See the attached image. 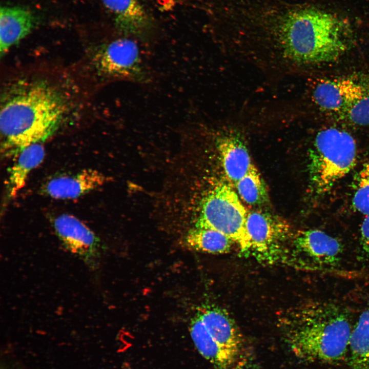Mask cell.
Masks as SVG:
<instances>
[{"instance_id": "20", "label": "cell", "mask_w": 369, "mask_h": 369, "mask_svg": "<svg viewBox=\"0 0 369 369\" xmlns=\"http://www.w3.org/2000/svg\"><path fill=\"white\" fill-rule=\"evenodd\" d=\"M235 187L240 198L250 205H261L268 200L266 186L256 168L239 180Z\"/></svg>"}, {"instance_id": "6", "label": "cell", "mask_w": 369, "mask_h": 369, "mask_svg": "<svg viewBox=\"0 0 369 369\" xmlns=\"http://www.w3.org/2000/svg\"><path fill=\"white\" fill-rule=\"evenodd\" d=\"M246 226L250 243L249 255L270 263L285 259L284 243L291 234L286 221L269 213L252 211H248Z\"/></svg>"}, {"instance_id": "9", "label": "cell", "mask_w": 369, "mask_h": 369, "mask_svg": "<svg viewBox=\"0 0 369 369\" xmlns=\"http://www.w3.org/2000/svg\"><path fill=\"white\" fill-rule=\"evenodd\" d=\"M53 225L67 250L91 268L95 267L100 253V243L92 231L79 219L68 214L56 217Z\"/></svg>"}, {"instance_id": "19", "label": "cell", "mask_w": 369, "mask_h": 369, "mask_svg": "<svg viewBox=\"0 0 369 369\" xmlns=\"http://www.w3.org/2000/svg\"><path fill=\"white\" fill-rule=\"evenodd\" d=\"M351 369H369V307L360 315L350 341Z\"/></svg>"}, {"instance_id": "23", "label": "cell", "mask_w": 369, "mask_h": 369, "mask_svg": "<svg viewBox=\"0 0 369 369\" xmlns=\"http://www.w3.org/2000/svg\"><path fill=\"white\" fill-rule=\"evenodd\" d=\"M360 244L363 251L369 257V215L365 216L361 224Z\"/></svg>"}, {"instance_id": "16", "label": "cell", "mask_w": 369, "mask_h": 369, "mask_svg": "<svg viewBox=\"0 0 369 369\" xmlns=\"http://www.w3.org/2000/svg\"><path fill=\"white\" fill-rule=\"evenodd\" d=\"M190 333L199 353L217 369H229L235 363L237 356L221 346L213 338L199 312L190 325Z\"/></svg>"}, {"instance_id": "1", "label": "cell", "mask_w": 369, "mask_h": 369, "mask_svg": "<svg viewBox=\"0 0 369 369\" xmlns=\"http://www.w3.org/2000/svg\"><path fill=\"white\" fill-rule=\"evenodd\" d=\"M349 24L314 7L286 13L272 29L269 42L253 53L256 66L277 75L339 59L351 44Z\"/></svg>"}, {"instance_id": "3", "label": "cell", "mask_w": 369, "mask_h": 369, "mask_svg": "<svg viewBox=\"0 0 369 369\" xmlns=\"http://www.w3.org/2000/svg\"><path fill=\"white\" fill-rule=\"evenodd\" d=\"M287 343L295 356L308 361L333 362L349 348L352 328L348 313L338 304L314 302L283 320Z\"/></svg>"}, {"instance_id": "5", "label": "cell", "mask_w": 369, "mask_h": 369, "mask_svg": "<svg viewBox=\"0 0 369 369\" xmlns=\"http://www.w3.org/2000/svg\"><path fill=\"white\" fill-rule=\"evenodd\" d=\"M248 211L229 185L219 183L202 198L195 228L212 229L227 235L249 255L250 243L247 230Z\"/></svg>"}, {"instance_id": "11", "label": "cell", "mask_w": 369, "mask_h": 369, "mask_svg": "<svg viewBox=\"0 0 369 369\" xmlns=\"http://www.w3.org/2000/svg\"><path fill=\"white\" fill-rule=\"evenodd\" d=\"M217 148L227 178L235 184L256 167L242 137L234 132L221 135Z\"/></svg>"}, {"instance_id": "14", "label": "cell", "mask_w": 369, "mask_h": 369, "mask_svg": "<svg viewBox=\"0 0 369 369\" xmlns=\"http://www.w3.org/2000/svg\"><path fill=\"white\" fill-rule=\"evenodd\" d=\"M207 329L223 348L238 356L243 345L242 335L233 319L225 310L209 307L199 312Z\"/></svg>"}, {"instance_id": "8", "label": "cell", "mask_w": 369, "mask_h": 369, "mask_svg": "<svg viewBox=\"0 0 369 369\" xmlns=\"http://www.w3.org/2000/svg\"><path fill=\"white\" fill-rule=\"evenodd\" d=\"M292 262L310 270H325L337 266L343 247L335 237L317 229L299 232L293 241Z\"/></svg>"}, {"instance_id": "10", "label": "cell", "mask_w": 369, "mask_h": 369, "mask_svg": "<svg viewBox=\"0 0 369 369\" xmlns=\"http://www.w3.org/2000/svg\"><path fill=\"white\" fill-rule=\"evenodd\" d=\"M367 89L351 78L324 79L314 89L313 99L320 109L342 115L347 107Z\"/></svg>"}, {"instance_id": "2", "label": "cell", "mask_w": 369, "mask_h": 369, "mask_svg": "<svg viewBox=\"0 0 369 369\" xmlns=\"http://www.w3.org/2000/svg\"><path fill=\"white\" fill-rule=\"evenodd\" d=\"M65 111L61 95L45 83L16 91L1 106L2 152L16 155L25 148L46 140L57 130Z\"/></svg>"}, {"instance_id": "17", "label": "cell", "mask_w": 369, "mask_h": 369, "mask_svg": "<svg viewBox=\"0 0 369 369\" xmlns=\"http://www.w3.org/2000/svg\"><path fill=\"white\" fill-rule=\"evenodd\" d=\"M45 149L40 143L30 145L16 155V159L9 169L6 193L13 198L25 186L30 173L43 161Z\"/></svg>"}, {"instance_id": "7", "label": "cell", "mask_w": 369, "mask_h": 369, "mask_svg": "<svg viewBox=\"0 0 369 369\" xmlns=\"http://www.w3.org/2000/svg\"><path fill=\"white\" fill-rule=\"evenodd\" d=\"M99 71L106 76L138 83H147L150 75L137 43L127 37L112 40L95 56Z\"/></svg>"}, {"instance_id": "22", "label": "cell", "mask_w": 369, "mask_h": 369, "mask_svg": "<svg viewBox=\"0 0 369 369\" xmlns=\"http://www.w3.org/2000/svg\"><path fill=\"white\" fill-rule=\"evenodd\" d=\"M342 115L354 124L369 125V90L350 104Z\"/></svg>"}, {"instance_id": "15", "label": "cell", "mask_w": 369, "mask_h": 369, "mask_svg": "<svg viewBox=\"0 0 369 369\" xmlns=\"http://www.w3.org/2000/svg\"><path fill=\"white\" fill-rule=\"evenodd\" d=\"M34 25L32 14L18 7H2L0 10V53L4 55L26 37Z\"/></svg>"}, {"instance_id": "21", "label": "cell", "mask_w": 369, "mask_h": 369, "mask_svg": "<svg viewBox=\"0 0 369 369\" xmlns=\"http://www.w3.org/2000/svg\"><path fill=\"white\" fill-rule=\"evenodd\" d=\"M352 205L358 212L369 215V162L359 171L354 183Z\"/></svg>"}, {"instance_id": "4", "label": "cell", "mask_w": 369, "mask_h": 369, "mask_svg": "<svg viewBox=\"0 0 369 369\" xmlns=\"http://www.w3.org/2000/svg\"><path fill=\"white\" fill-rule=\"evenodd\" d=\"M357 148L347 132L329 128L319 132L309 155L311 190L316 194L328 192L355 165Z\"/></svg>"}, {"instance_id": "12", "label": "cell", "mask_w": 369, "mask_h": 369, "mask_svg": "<svg viewBox=\"0 0 369 369\" xmlns=\"http://www.w3.org/2000/svg\"><path fill=\"white\" fill-rule=\"evenodd\" d=\"M105 181L104 175L97 170L84 169L73 175L53 178L43 186L42 192L55 199H74L101 186Z\"/></svg>"}, {"instance_id": "18", "label": "cell", "mask_w": 369, "mask_h": 369, "mask_svg": "<svg viewBox=\"0 0 369 369\" xmlns=\"http://www.w3.org/2000/svg\"><path fill=\"white\" fill-rule=\"evenodd\" d=\"M184 241L191 250L213 254L228 253L235 244L231 239L218 231L195 227L187 234Z\"/></svg>"}, {"instance_id": "13", "label": "cell", "mask_w": 369, "mask_h": 369, "mask_svg": "<svg viewBox=\"0 0 369 369\" xmlns=\"http://www.w3.org/2000/svg\"><path fill=\"white\" fill-rule=\"evenodd\" d=\"M113 15L119 31L126 35L145 36L152 27V22L138 0H101Z\"/></svg>"}]
</instances>
